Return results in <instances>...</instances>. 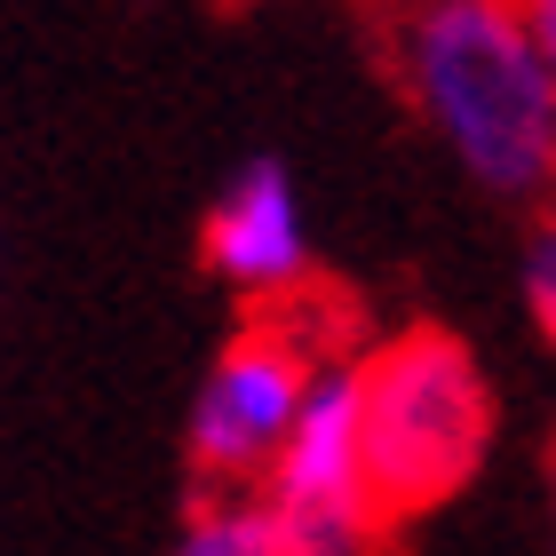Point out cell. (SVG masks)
<instances>
[{
  "instance_id": "3",
  "label": "cell",
  "mask_w": 556,
  "mask_h": 556,
  "mask_svg": "<svg viewBox=\"0 0 556 556\" xmlns=\"http://www.w3.org/2000/svg\"><path fill=\"white\" fill-rule=\"evenodd\" d=\"M318 366V334L294 318V302L278 294L270 311L247 326V334L215 358L207 390L191 406V469L207 493H231V485H263L278 438L294 421V397Z\"/></svg>"
},
{
  "instance_id": "7",
  "label": "cell",
  "mask_w": 556,
  "mask_h": 556,
  "mask_svg": "<svg viewBox=\"0 0 556 556\" xmlns=\"http://www.w3.org/2000/svg\"><path fill=\"white\" fill-rule=\"evenodd\" d=\"M525 294H533V318L556 326V247H548V231L525 247Z\"/></svg>"
},
{
  "instance_id": "6",
  "label": "cell",
  "mask_w": 556,
  "mask_h": 556,
  "mask_svg": "<svg viewBox=\"0 0 556 556\" xmlns=\"http://www.w3.org/2000/svg\"><path fill=\"white\" fill-rule=\"evenodd\" d=\"M184 548L191 556H294V533L263 485H231V493H207L191 509Z\"/></svg>"
},
{
  "instance_id": "4",
  "label": "cell",
  "mask_w": 556,
  "mask_h": 556,
  "mask_svg": "<svg viewBox=\"0 0 556 556\" xmlns=\"http://www.w3.org/2000/svg\"><path fill=\"white\" fill-rule=\"evenodd\" d=\"M263 493L278 501L302 548H366L382 525L366 509V477H358V366L350 358H318L311 382L294 397V421L278 438Z\"/></svg>"
},
{
  "instance_id": "1",
  "label": "cell",
  "mask_w": 556,
  "mask_h": 556,
  "mask_svg": "<svg viewBox=\"0 0 556 556\" xmlns=\"http://www.w3.org/2000/svg\"><path fill=\"white\" fill-rule=\"evenodd\" d=\"M414 112L445 136L485 191L533 199L556 167V88L548 40L517 0H421L406 16Z\"/></svg>"
},
{
  "instance_id": "2",
  "label": "cell",
  "mask_w": 556,
  "mask_h": 556,
  "mask_svg": "<svg viewBox=\"0 0 556 556\" xmlns=\"http://www.w3.org/2000/svg\"><path fill=\"white\" fill-rule=\"evenodd\" d=\"M493 382L462 334L414 326L358 366V477L374 525H406L438 509L485 469Z\"/></svg>"
},
{
  "instance_id": "5",
  "label": "cell",
  "mask_w": 556,
  "mask_h": 556,
  "mask_svg": "<svg viewBox=\"0 0 556 556\" xmlns=\"http://www.w3.org/2000/svg\"><path fill=\"white\" fill-rule=\"evenodd\" d=\"M207 270L231 278L239 294L278 302L311 278V239H302V199H294V175L278 160H255L231 191L215 199L207 215Z\"/></svg>"
}]
</instances>
